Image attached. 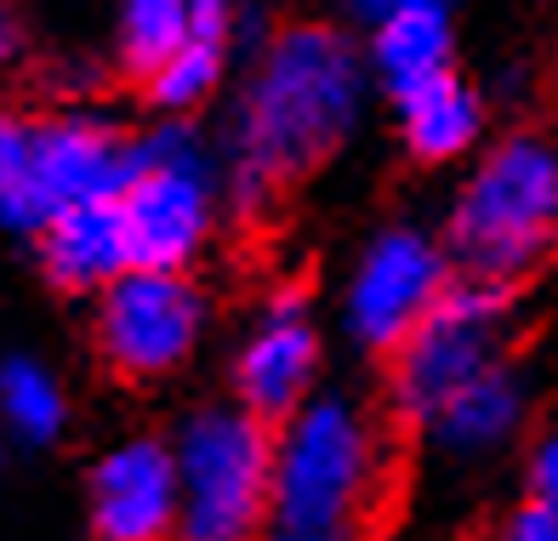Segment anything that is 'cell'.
Listing matches in <instances>:
<instances>
[{"label":"cell","instance_id":"ac0fdd59","mask_svg":"<svg viewBox=\"0 0 558 541\" xmlns=\"http://www.w3.org/2000/svg\"><path fill=\"white\" fill-rule=\"evenodd\" d=\"M0 417L23 440H58L63 428V388L35 359H7L0 365Z\"/></svg>","mask_w":558,"mask_h":541},{"label":"cell","instance_id":"52a82bcc","mask_svg":"<svg viewBox=\"0 0 558 541\" xmlns=\"http://www.w3.org/2000/svg\"><path fill=\"white\" fill-rule=\"evenodd\" d=\"M206 330V302L183 274L125 268L97 302V348L120 376L155 382L194 353Z\"/></svg>","mask_w":558,"mask_h":541},{"label":"cell","instance_id":"603a6c76","mask_svg":"<svg viewBox=\"0 0 558 541\" xmlns=\"http://www.w3.org/2000/svg\"><path fill=\"white\" fill-rule=\"evenodd\" d=\"M268 541H348V536H302V530H268Z\"/></svg>","mask_w":558,"mask_h":541},{"label":"cell","instance_id":"30bf717a","mask_svg":"<svg viewBox=\"0 0 558 541\" xmlns=\"http://www.w3.org/2000/svg\"><path fill=\"white\" fill-rule=\"evenodd\" d=\"M132 177V148H125L104 120L63 115L35 125V212L40 228L69 205H104L120 200Z\"/></svg>","mask_w":558,"mask_h":541},{"label":"cell","instance_id":"7a4b0ae2","mask_svg":"<svg viewBox=\"0 0 558 541\" xmlns=\"http://www.w3.org/2000/svg\"><path fill=\"white\" fill-rule=\"evenodd\" d=\"M558 245V148L507 137L485 154L450 212V251L473 286H507Z\"/></svg>","mask_w":558,"mask_h":541},{"label":"cell","instance_id":"44dd1931","mask_svg":"<svg viewBox=\"0 0 558 541\" xmlns=\"http://www.w3.org/2000/svg\"><path fill=\"white\" fill-rule=\"evenodd\" d=\"M501 541H558V513H547V507L530 502L524 513H513V519H507Z\"/></svg>","mask_w":558,"mask_h":541},{"label":"cell","instance_id":"9a60e30c","mask_svg":"<svg viewBox=\"0 0 558 541\" xmlns=\"http://www.w3.org/2000/svg\"><path fill=\"white\" fill-rule=\"evenodd\" d=\"M399 125H404V143H411L416 160H456L485 132V103L456 74H439L422 92L399 97Z\"/></svg>","mask_w":558,"mask_h":541},{"label":"cell","instance_id":"8992f818","mask_svg":"<svg viewBox=\"0 0 558 541\" xmlns=\"http://www.w3.org/2000/svg\"><path fill=\"white\" fill-rule=\"evenodd\" d=\"M501 342V291L496 286H450L399 348L393 410L404 422H434L450 394L496 365Z\"/></svg>","mask_w":558,"mask_h":541},{"label":"cell","instance_id":"3957f363","mask_svg":"<svg viewBox=\"0 0 558 541\" xmlns=\"http://www.w3.org/2000/svg\"><path fill=\"white\" fill-rule=\"evenodd\" d=\"M376 428L353 399H308L274 445V507L268 530L348 536L360 541V519L376 491Z\"/></svg>","mask_w":558,"mask_h":541},{"label":"cell","instance_id":"e0dca14e","mask_svg":"<svg viewBox=\"0 0 558 541\" xmlns=\"http://www.w3.org/2000/svg\"><path fill=\"white\" fill-rule=\"evenodd\" d=\"M189 29L194 7H183V0H132L120 12V63L148 81L189 46Z\"/></svg>","mask_w":558,"mask_h":541},{"label":"cell","instance_id":"ba28073f","mask_svg":"<svg viewBox=\"0 0 558 541\" xmlns=\"http://www.w3.org/2000/svg\"><path fill=\"white\" fill-rule=\"evenodd\" d=\"M450 291V263L434 235L422 228H388L376 235L348 279V330L360 348H404V337L434 314Z\"/></svg>","mask_w":558,"mask_h":541},{"label":"cell","instance_id":"7402d4cb","mask_svg":"<svg viewBox=\"0 0 558 541\" xmlns=\"http://www.w3.org/2000/svg\"><path fill=\"white\" fill-rule=\"evenodd\" d=\"M12 51H17V29H12V17L0 12V69L12 63Z\"/></svg>","mask_w":558,"mask_h":541},{"label":"cell","instance_id":"7c38bea8","mask_svg":"<svg viewBox=\"0 0 558 541\" xmlns=\"http://www.w3.org/2000/svg\"><path fill=\"white\" fill-rule=\"evenodd\" d=\"M450 12L434 0H399V7L371 12V63L388 81L393 97H411L427 81L450 74Z\"/></svg>","mask_w":558,"mask_h":541},{"label":"cell","instance_id":"8fae6325","mask_svg":"<svg viewBox=\"0 0 558 541\" xmlns=\"http://www.w3.org/2000/svg\"><path fill=\"white\" fill-rule=\"evenodd\" d=\"M92 519L104 541L177 536V461L166 440H120L92 468Z\"/></svg>","mask_w":558,"mask_h":541},{"label":"cell","instance_id":"4fadbf2b","mask_svg":"<svg viewBox=\"0 0 558 541\" xmlns=\"http://www.w3.org/2000/svg\"><path fill=\"white\" fill-rule=\"evenodd\" d=\"M40 256H46V274H52L63 291H109L114 279L132 268L114 200L58 212L40 228Z\"/></svg>","mask_w":558,"mask_h":541},{"label":"cell","instance_id":"2e32d148","mask_svg":"<svg viewBox=\"0 0 558 541\" xmlns=\"http://www.w3.org/2000/svg\"><path fill=\"white\" fill-rule=\"evenodd\" d=\"M228 40H234V17H228V7H194L189 46L177 51V58H171L160 74H148V92H155L160 109L189 115L194 103H206V97L222 86Z\"/></svg>","mask_w":558,"mask_h":541},{"label":"cell","instance_id":"d6986e66","mask_svg":"<svg viewBox=\"0 0 558 541\" xmlns=\"http://www.w3.org/2000/svg\"><path fill=\"white\" fill-rule=\"evenodd\" d=\"M0 223L40 228L35 212V125L0 109Z\"/></svg>","mask_w":558,"mask_h":541},{"label":"cell","instance_id":"5b68a950","mask_svg":"<svg viewBox=\"0 0 558 541\" xmlns=\"http://www.w3.org/2000/svg\"><path fill=\"white\" fill-rule=\"evenodd\" d=\"M125 228V256L148 274H183L211 240L217 223V171L189 125H160L132 143V177L114 200Z\"/></svg>","mask_w":558,"mask_h":541},{"label":"cell","instance_id":"6da1fadb","mask_svg":"<svg viewBox=\"0 0 558 541\" xmlns=\"http://www.w3.org/2000/svg\"><path fill=\"white\" fill-rule=\"evenodd\" d=\"M360 97L365 63L342 29H325V23L279 29L263 46L234 115V148H228L234 189L245 200H263L268 189L319 166L353 132Z\"/></svg>","mask_w":558,"mask_h":541},{"label":"cell","instance_id":"5bb4252c","mask_svg":"<svg viewBox=\"0 0 558 541\" xmlns=\"http://www.w3.org/2000/svg\"><path fill=\"white\" fill-rule=\"evenodd\" d=\"M519 422H524V388H519V376L490 365L485 376H473L462 394H450L427 428H434V440L445 450H456V456H485V450L513 440Z\"/></svg>","mask_w":558,"mask_h":541},{"label":"cell","instance_id":"9c48e42d","mask_svg":"<svg viewBox=\"0 0 558 541\" xmlns=\"http://www.w3.org/2000/svg\"><path fill=\"white\" fill-rule=\"evenodd\" d=\"M314 365H319V330L314 314L296 291H279L263 302V314L251 320L240 359H234V394L240 410L251 417H296L308 405L314 388Z\"/></svg>","mask_w":558,"mask_h":541},{"label":"cell","instance_id":"ffe728a7","mask_svg":"<svg viewBox=\"0 0 558 541\" xmlns=\"http://www.w3.org/2000/svg\"><path fill=\"white\" fill-rule=\"evenodd\" d=\"M530 484H536V507L558 513V428L542 433L536 456H530Z\"/></svg>","mask_w":558,"mask_h":541},{"label":"cell","instance_id":"277c9868","mask_svg":"<svg viewBox=\"0 0 558 541\" xmlns=\"http://www.w3.org/2000/svg\"><path fill=\"white\" fill-rule=\"evenodd\" d=\"M177 541H257L274 507V440L240 405H206L177 428Z\"/></svg>","mask_w":558,"mask_h":541}]
</instances>
